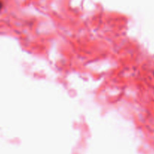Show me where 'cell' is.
<instances>
[{
  "mask_svg": "<svg viewBox=\"0 0 154 154\" xmlns=\"http://www.w3.org/2000/svg\"><path fill=\"white\" fill-rule=\"evenodd\" d=\"M2 2H0V9L2 8Z\"/></svg>",
  "mask_w": 154,
  "mask_h": 154,
  "instance_id": "1",
  "label": "cell"
}]
</instances>
